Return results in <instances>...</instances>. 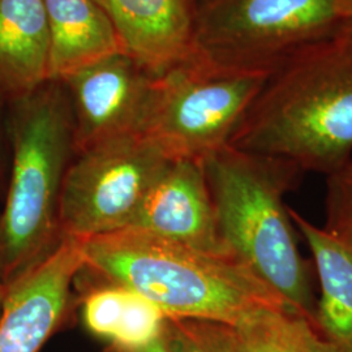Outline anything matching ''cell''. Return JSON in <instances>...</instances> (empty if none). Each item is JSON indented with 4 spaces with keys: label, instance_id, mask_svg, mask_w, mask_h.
<instances>
[{
    "label": "cell",
    "instance_id": "11",
    "mask_svg": "<svg viewBox=\"0 0 352 352\" xmlns=\"http://www.w3.org/2000/svg\"><path fill=\"white\" fill-rule=\"evenodd\" d=\"M126 50L153 75L188 59L197 0H97Z\"/></svg>",
    "mask_w": 352,
    "mask_h": 352
},
{
    "label": "cell",
    "instance_id": "20",
    "mask_svg": "<svg viewBox=\"0 0 352 352\" xmlns=\"http://www.w3.org/2000/svg\"><path fill=\"white\" fill-rule=\"evenodd\" d=\"M103 352H173L170 349L168 340H167V334H166V327L164 331L158 336L157 338L141 344V346H133V347H124V346H116V344H107V347L103 350Z\"/></svg>",
    "mask_w": 352,
    "mask_h": 352
},
{
    "label": "cell",
    "instance_id": "6",
    "mask_svg": "<svg viewBox=\"0 0 352 352\" xmlns=\"http://www.w3.org/2000/svg\"><path fill=\"white\" fill-rule=\"evenodd\" d=\"M266 78L221 72L188 58L155 76L140 133L170 160L202 161L230 144Z\"/></svg>",
    "mask_w": 352,
    "mask_h": 352
},
{
    "label": "cell",
    "instance_id": "7",
    "mask_svg": "<svg viewBox=\"0 0 352 352\" xmlns=\"http://www.w3.org/2000/svg\"><path fill=\"white\" fill-rule=\"evenodd\" d=\"M170 158L141 133L107 140L76 154L64 177V239H89L131 226Z\"/></svg>",
    "mask_w": 352,
    "mask_h": 352
},
{
    "label": "cell",
    "instance_id": "22",
    "mask_svg": "<svg viewBox=\"0 0 352 352\" xmlns=\"http://www.w3.org/2000/svg\"><path fill=\"white\" fill-rule=\"evenodd\" d=\"M7 294H8V289L3 285V282L0 279V317L3 315V309H4V304H6V299H7Z\"/></svg>",
    "mask_w": 352,
    "mask_h": 352
},
{
    "label": "cell",
    "instance_id": "10",
    "mask_svg": "<svg viewBox=\"0 0 352 352\" xmlns=\"http://www.w3.org/2000/svg\"><path fill=\"white\" fill-rule=\"evenodd\" d=\"M128 228L201 251L230 253L219 235L201 161L170 160Z\"/></svg>",
    "mask_w": 352,
    "mask_h": 352
},
{
    "label": "cell",
    "instance_id": "15",
    "mask_svg": "<svg viewBox=\"0 0 352 352\" xmlns=\"http://www.w3.org/2000/svg\"><path fill=\"white\" fill-rule=\"evenodd\" d=\"M289 213L314 254L321 286L315 327L338 352H352V247L289 208Z\"/></svg>",
    "mask_w": 352,
    "mask_h": 352
},
{
    "label": "cell",
    "instance_id": "2",
    "mask_svg": "<svg viewBox=\"0 0 352 352\" xmlns=\"http://www.w3.org/2000/svg\"><path fill=\"white\" fill-rule=\"evenodd\" d=\"M10 177L0 213V279L10 289L60 247L64 177L76 155L68 91L49 80L7 103Z\"/></svg>",
    "mask_w": 352,
    "mask_h": 352
},
{
    "label": "cell",
    "instance_id": "14",
    "mask_svg": "<svg viewBox=\"0 0 352 352\" xmlns=\"http://www.w3.org/2000/svg\"><path fill=\"white\" fill-rule=\"evenodd\" d=\"M80 305L84 327L109 344L133 347L157 338L167 317L151 300L133 289L101 277L88 267L78 272Z\"/></svg>",
    "mask_w": 352,
    "mask_h": 352
},
{
    "label": "cell",
    "instance_id": "17",
    "mask_svg": "<svg viewBox=\"0 0 352 352\" xmlns=\"http://www.w3.org/2000/svg\"><path fill=\"white\" fill-rule=\"evenodd\" d=\"M166 334L173 352H239L232 327L219 322L167 318Z\"/></svg>",
    "mask_w": 352,
    "mask_h": 352
},
{
    "label": "cell",
    "instance_id": "21",
    "mask_svg": "<svg viewBox=\"0 0 352 352\" xmlns=\"http://www.w3.org/2000/svg\"><path fill=\"white\" fill-rule=\"evenodd\" d=\"M340 34L352 36V0H342L340 3Z\"/></svg>",
    "mask_w": 352,
    "mask_h": 352
},
{
    "label": "cell",
    "instance_id": "4",
    "mask_svg": "<svg viewBox=\"0 0 352 352\" xmlns=\"http://www.w3.org/2000/svg\"><path fill=\"white\" fill-rule=\"evenodd\" d=\"M201 162L227 251L315 325L317 302L309 270L283 202L304 171L289 160L230 145Z\"/></svg>",
    "mask_w": 352,
    "mask_h": 352
},
{
    "label": "cell",
    "instance_id": "13",
    "mask_svg": "<svg viewBox=\"0 0 352 352\" xmlns=\"http://www.w3.org/2000/svg\"><path fill=\"white\" fill-rule=\"evenodd\" d=\"M50 33L43 0H0V96L21 98L49 81Z\"/></svg>",
    "mask_w": 352,
    "mask_h": 352
},
{
    "label": "cell",
    "instance_id": "16",
    "mask_svg": "<svg viewBox=\"0 0 352 352\" xmlns=\"http://www.w3.org/2000/svg\"><path fill=\"white\" fill-rule=\"evenodd\" d=\"M232 330L239 352H338L289 305L260 308Z\"/></svg>",
    "mask_w": 352,
    "mask_h": 352
},
{
    "label": "cell",
    "instance_id": "1",
    "mask_svg": "<svg viewBox=\"0 0 352 352\" xmlns=\"http://www.w3.org/2000/svg\"><path fill=\"white\" fill-rule=\"evenodd\" d=\"M230 146L330 175L351 161L352 36L292 55L267 76Z\"/></svg>",
    "mask_w": 352,
    "mask_h": 352
},
{
    "label": "cell",
    "instance_id": "8",
    "mask_svg": "<svg viewBox=\"0 0 352 352\" xmlns=\"http://www.w3.org/2000/svg\"><path fill=\"white\" fill-rule=\"evenodd\" d=\"M155 75L123 52L60 80L68 91L76 154L131 133H140Z\"/></svg>",
    "mask_w": 352,
    "mask_h": 352
},
{
    "label": "cell",
    "instance_id": "19",
    "mask_svg": "<svg viewBox=\"0 0 352 352\" xmlns=\"http://www.w3.org/2000/svg\"><path fill=\"white\" fill-rule=\"evenodd\" d=\"M11 166V149L7 132V102L0 96V199H4Z\"/></svg>",
    "mask_w": 352,
    "mask_h": 352
},
{
    "label": "cell",
    "instance_id": "9",
    "mask_svg": "<svg viewBox=\"0 0 352 352\" xmlns=\"http://www.w3.org/2000/svg\"><path fill=\"white\" fill-rule=\"evenodd\" d=\"M84 265L82 239L67 238L8 289L0 317V352H39L72 315L75 279Z\"/></svg>",
    "mask_w": 352,
    "mask_h": 352
},
{
    "label": "cell",
    "instance_id": "12",
    "mask_svg": "<svg viewBox=\"0 0 352 352\" xmlns=\"http://www.w3.org/2000/svg\"><path fill=\"white\" fill-rule=\"evenodd\" d=\"M43 4L50 33L49 80H63L126 52L111 19L97 0H43Z\"/></svg>",
    "mask_w": 352,
    "mask_h": 352
},
{
    "label": "cell",
    "instance_id": "3",
    "mask_svg": "<svg viewBox=\"0 0 352 352\" xmlns=\"http://www.w3.org/2000/svg\"><path fill=\"white\" fill-rule=\"evenodd\" d=\"M82 251L89 270L136 291L167 318L235 327L260 308L289 305L231 253L196 250L133 228L82 239Z\"/></svg>",
    "mask_w": 352,
    "mask_h": 352
},
{
    "label": "cell",
    "instance_id": "18",
    "mask_svg": "<svg viewBox=\"0 0 352 352\" xmlns=\"http://www.w3.org/2000/svg\"><path fill=\"white\" fill-rule=\"evenodd\" d=\"M333 238L352 247V160L327 175V223Z\"/></svg>",
    "mask_w": 352,
    "mask_h": 352
},
{
    "label": "cell",
    "instance_id": "5",
    "mask_svg": "<svg viewBox=\"0 0 352 352\" xmlns=\"http://www.w3.org/2000/svg\"><path fill=\"white\" fill-rule=\"evenodd\" d=\"M342 0H197L188 58L269 76L296 52L340 36Z\"/></svg>",
    "mask_w": 352,
    "mask_h": 352
}]
</instances>
